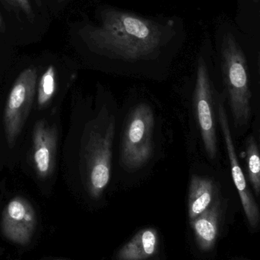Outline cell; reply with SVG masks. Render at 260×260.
Returning a JSON list of instances; mask_svg holds the SVG:
<instances>
[{
  "label": "cell",
  "instance_id": "cell-1",
  "mask_svg": "<svg viewBox=\"0 0 260 260\" xmlns=\"http://www.w3.org/2000/svg\"><path fill=\"white\" fill-rule=\"evenodd\" d=\"M73 33L79 44L94 54L136 62L158 57L180 39L183 27L177 18L144 17L102 6L94 20L88 17L76 22Z\"/></svg>",
  "mask_w": 260,
  "mask_h": 260
},
{
  "label": "cell",
  "instance_id": "cell-2",
  "mask_svg": "<svg viewBox=\"0 0 260 260\" xmlns=\"http://www.w3.org/2000/svg\"><path fill=\"white\" fill-rule=\"evenodd\" d=\"M222 76L226 94L236 127L247 126L251 117V91L247 59L232 33L223 37L221 44Z\"/></svg>",
  "mask_w": 260,
  "mask_h": 260
},
{
  "label": "cell",
  "instance_id": "cell-3",
  "mask_svg": "<svg viewBox=\"0 0 260 260\" xmlns=\"http://www.w3.org/2000/svg\"><path fill=\"white\" fill-rule=\"evenodd\" d=\"M94 122L87 138L84 157L85 177L91 197L98 198L111 180L112 146L115 123L112 117Z\"/></svg>",
  "mask_w": 260,
  "mask_h": 260
},
{
  "label": "cell",
  "instance_id": "cell-4",
  "mask_svg": "<svg viewBox=\"0 0 260 260\" xmlns=\"http://www.w3.org/2000/svg\"><path fill=\"white\" fill-rule=\"evenodd\" d=\"M38 88V71L34 67L24 69L11 88L5 107V136L8 146L14 148L30 113Z\"/></svg>",
  "mask_w": 260,
  "mask_h": 260
},
{
  "label": "cell",
  "instance_id": "cell-5",
  "mask_svg": "<svg viewBox=\"0 0 260 260\" xmlns=\"http://www.w3.org/2000/svg\"><path fill=\"white\" fill-rule=\"evenodd\" d=\"M154 125V114L148 105H139L132 111L121 146V162L128 169L140 168L151 157Z\"/></svg>",
  "mask_w": 260,
  "mask_h": 260
},
{
  "label": "cell",
  "instance_id": "cell-6",
  "mask_svg": "<svg viewBox=\"0 0 260 260\" xmlns=\"http://www.w3.org/2000/svg\"><path fill=\"white\" fill-rule=\"evenodd\" d=\"M194 103L205 149L211 159H215L218 154V142L213 93L207 66L203 57L198 61Z\"/></svg>",
  "mask_w": 260,
  "mask_h": 260
},
{
  "label": "cell",
  "instance_id": "cell-7",
  "mask_svg": "<svg viewBox=\"0 0 260 260\" xmlns=\"http://www.w3.org/2000/svg\"><path fill=\"white\" fill-rule=\"evenodd\" d=\"M217 111H218V123L221 127L224 143H225L226 150H227L228 157L230 161L234 183L239 194L243 209L249 224L252 227L256 228L259 224L260 220L259 207L256 204V200L253 198V194L246 180L245 175L241 170L235 144H234L233 138H232L229 117L224 108V102L221 99H218L217 102Z\"/></svg>",
  "mask_w": 260,
  "mask_h": 260
},
{
  "label": "cell",
  "instance_id": "cell-8",
  "mask_svg": "<svg viewBox=\"0 0 260 260\" xmlns=\"http://www.w3.org/2000/svg\"><path fill=\"white\" fill-rule=\"evenodd\" d=\"M37 225V215L30 202L21 197H15L3 210L2 228L9 241L26 245L33 237Z\"/></svg>",
  "mask_w": 260,
  "mask_h": 260
},
{
  "label": "cell",
  "instance_id": "cell-9",
  "mask_svg": "<svg viewBox=\"0 0 260 260\" xmlns=\"http://www.w3.org/2000/svg\"><path fill=\"white\" fill-rule=\"evenodd\" d=\"M58 133L46 120L35 123L32 135V162L40 180L50 177L56 165Z\"/></svg>",
  "mask_w": 260,
  "mask_h": 260
},
{
  "label": "cell",
  "instance_id": "cell-10",
  "mask_svg": "<svg viewBox=\"0 0 260 260\" xmlns=\"http://www.w3.org/2000/svg\"><path fill=\"white\" fill-rule=\"evenodd\" d=\"M221 212L222 206L218 196L209 209L191 221L197 244L202 250L208 251L215 246Z\"/></svg>",
  "mask_w": 260,
  "mask_h": 260
},
{
  "label": "cell",
  "instance_id": "cell-11",
  "mask_svg": "<svg viewBox=\"0 0 260 260\" xmlns=\"http://www.w3.org/2000/svg\"><path fill=\"white\" fill-rule=\"evenodd\" d=\"M218 196L216 186L212 179L192 176L188 198V210L190 221L209 209Z\"/></svg>",
  "mask_w": 260,
  "mask_h": 260
},
{
  "label": "cell",
  "instance_id": "cell-12",
  "mask_svg": "<svg viewBox=\"0 0 260 260\" xmlns=\"http://www.w3.org/2000/svg\"><path fill=\"white\" fill-rule=\"evenodd\" d=\"M158 238L154 229H147L136 234L120 251V260H145L155 254Z\"/></svg>",
  "mask_w": 260,
  "mask_h": 260
},
{
  "label": "cell",
  "instance_id": "cell-13",
  "mask_svg": "<svg viewBox=\"0 0 260 260\" xmlns=\"http://www.w3.org/2000/svg\"><path fill=\"white\" fill-rule=\"evenodd\" d=\"M246 165L249 181L256 196L260 194V153L253 136L246 142Z\"/></svg>",
  "mask_w": 260,
  "mask_h": 260
},
{
  "label": "cell",
  "instance_id": "cell-14",
  "mask_svg": "<svg viewBox=\"0 0 260 260\" xmlns=\"http://www.w3.org/2000/svg\"><path fill=\"white\" fill-rule=\"evenodd\" d=\"M56 90V68L53 65H50L43 73L37 88V101L40 109L47 106L53 99Z\"/></svg>",
  "mask_w": 260,
  "mask_h": 260
},
{
  "label": "cell",
  "instance_id": "cell-15",
  "mask_svg": "<svg viewBox=\"0 0 260 260\" xmlns=\"http://www.w3.org/2000/svg\"><path fill=\"white\" fill-rule=\"evenodd\" d=\"M10 10L17 14H23L27 21L33 22L35 15L30 0H2Z\"/></svg>",
  "mask_w": 260,
  "mask_h": 260
},
{
  "label": "cell",
  "instance_id": "cell-16",
  "mask_svg": "<svg viewBox=\"0 0 260 260\" xmlns=\"http://www.w3.org/2000/svg\"><path fill=\"white\" fill-rule=\"evenodd\" d=\"M5 31V24L3 22V17H2L1 13H0V32Z\"/></svg>",
  "mask_w": 260,
  "mask_h": 260
},
{
  "label": "cell",
  "instance_id": "cell-17",
  "mask_svg": "<svg viewBox=\"0 0 260 260\" xmlns=\"http://www.w3.org/2000/svg\"><path fill=\"white\" fill-rule=\"evenodd\" d=\"M56 1H57V3H59V4H61V3H65L67 0H56Z\"/></svg>",
  "mask_w": 260,
  "mask_h": 260
},
{
  "label": "cell",
  "instance_id": "cell-18",
  "mask_svg": "<svg viewBox=\"0 0 260 260\" xmlns=\"http://www.w3.org/2000/svg\"><path fill=\"white\" fill-rule=\"evenodd\" d=\"M259 71H260V53L259 54Z\"/></svg>",
  "mask_w": 260,
  "mask_h": 260
}]
</instances>
